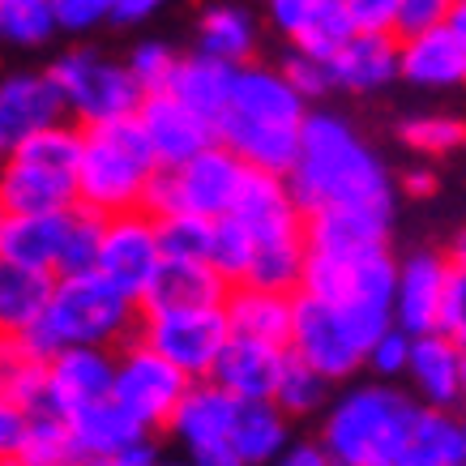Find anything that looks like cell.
<instances>
[{
    "label": "cell",
    "mask_w": 466,
    "mask_h": 466,
    "mask_svg": "<svg viewBox=\"0 0 466 466\" xmlns=\"http://www.w3.org/2000/svg\"><path fill=\"white\" fill-rule=\"evenodd\" d=\"M236 415H240V398L227 394L218 381H193L184 402L171 415L167 432L184 445V453L198 450H214V445H231L236 432Z\"/></svg>",
    "instance_id": "22"
},
{
    "label": "cell",
    "mask_w": 466,
    "mask_h": 466,
    "mask_svg": "<svg viewBox=\"0 0 466 466\" xmlns=\"http://www.w3.org/2000/svg\"><path fill=\"white\" fill-rule=\"evenodd\" d=\"M329 377L325 372H317L312 364H304L296 351L287 355V368H283V381H279V390H274V402L291 415V420H309V415H321V410H329Z\"/></svg>",
    "instance_id": "36"
},
{
    "label": "cell",
    "mask_w": 466,
    "mask_h": 466,
    "mask_svg": "<svg viewBox=\"0 0 466 466\" xmlns=\"http://www.w3.org/2000/svg\"><path fill=\"white\" fill-rule=\"evenodd\" d=\"M52 82L60 86L65 95V107H69V120L82 128L95 125H112V120H125V116H137L142 107V86L133 82L125 60L107 56L99 47H65L52 56L47 65Z\"/></svg>",
    "instance_id": "9"
},
{
    "label": "cell",
    "mask_w": 466,
    "mask_h": 466,
    "mask_svg": "<svg viewBox=\"0 0 466 466\" xmlns=\"http://www.w3.org/2000/svg\"><path fill=\"white\" fill-rule=\"evenodd\" d=\"M410 351H415V334H407L402 325H390L381 339L368 347V364L364 368L377 377V381H398V377H407Z\"/></svg>",
    "instance_id": "43"
},
{
    "label": "cell",
    "mask_w": 466,
    "mask_h": 466,
    "mask_svg": "<svg viewBox=\"0 0 466 466\" xmlns=\"http://www.w3.org/2000/svg\"><path fill=\"white\" fill-rule=\"evenodd\" d=\"M450 9L453 0H402L398 5V39H407V35H424L432 26H445L450 22Z\"/></svg>",
    "instance_id": "46"
},
{
    "label": "cell",
    "mask_w": 466,
    "mask_h": 466,
    "mask_svg": "<svg viewBox=\"0 0 466 466\" xmlns=\"http://www.w3.org/2000/svg\"><path fill=\"white\" fill-rule=\"evenodd\" d=\"M0 402L39 415L52 410V377H47V360H26V355L5 351V368H0Z\"/></svg>",
    "instance_id": "38"
},
{
    "label": "cell",
    "mask_w": 466,
    "mask_h": 466,
    "mask_svg": "<svg viewBox=\"0 0 466 466\" xmlns=\"http://www.w3.org/2000/svg\"><path fill=\"white\" fill-rule=\"evenodd\" d=\"M420 407L424 402L394 381L351 385L321 415L317 441L334 466H398Z\"/></svg>",
    "instance_id": "3"
},
{
    "label": "cell",
    "mask_w": 466,
    "mask_h": 466,
    "mask_svg": "<svg viewBox=\"0 0 466 466\" xmlns=\"http://www.w3.org/2000/svg\"><path fill=\"white\" fill-rule=\"evenodd\" d=\"M155 462H158L155 441H142V445H133L120 458H99V462H86V466H155Z\"/></svg>",
    "instance_id": "52"
},
{
    "label": "cell",
    "mask_w": 466,
    "mask_h": 466,
    "mask_svg": "<svg viewBox=\"0 0 466 466\" xmlns=\"http://www.w3.org/2000/svg\"><path fill=\"white\" fill-rule=\"evenodd\" d=\"M329 77L342 95H377L402 82V39L385 30H355L329 56Z\"/></svg>",
    "instance_id": "18"
},
{
    "label": "cell",
    "mask_w": 466,
    "mask_h": 466,
    "mask_svg": "<svg viewBox=\"0 0 466 466\" xmlns=\"http://www.w3.org/2000/svg\"><path fill=\"white\" fill-rule=\"evenodd\" d=\"M287 184L304 214L334 210V206H394L398 180L381 155L364 142V133L339 112H312L304 125L296 167Z\"/></svg>",
    "instance_id": "1"
},
{
    "label": "cell",
    "mask_w": 466,
    "mask_h": 466,
    "mask_svg": "<svg viewBox=\"0 0 466 466\" xmlns=\"http://www.w3.org/2000/svg\"><path fill=\"white\" fill-rule=\"evenodd\" d=\"M309 116L312 103L291 86V77L279 65L248 60L236 69V86H231L227 112L214 125V137L227 150H236L248 167L287 176L299 158Z\"/></svg>",
    "instance_id": "2"
},
{
    "label": "cell",
    "mask_w": 466,
    "mask_h": 466,
    "mask_svg": "<svg viewBox=\"0 0 466 466\" xmlns=\"http://www.w3.org/2000/svg\"><path fill=\"white\" fill-rule=\"evenodd\" d=\"M458 342H462V355H466V334H462V339H458Z\"/></svg>",
    "instance_id": "58"
},
{
    "label": "cell",
    "mask_w": 466,
    "mask_h": 466,
    "mask_svg": "<svg viewBox=\"0 0 466 466\" xmlns=\"http://www.w3.org/2000/svg\"><path fill=\"white\" fill-rule=\"evenodd\" d=\"M171 0H116V14L112 22L116 26H142V22H150L155 14H163Z\"/></svg>",
    "instance_id": "50"
},
{
    "label": "cell",
    "mask_w": 466,
    "mask_h": 466,
    "mask_svg": "<svg viewBox=\"0 0 466 466\" xmlns=\"http://www.w3.org/2000/svg\"><path fill=\"white\" fill-rule=\"evenodd\" d=\"M291 351L312 364L317 372H325L329 381H347L368 364V347L360 342L347 317L334 304L296 291V334H291Z\"/></svg>",
    "instance_id": "13"
},
{
    "label": "cell",
    "mask_w": 466,
    "mask_h": 466,
    "mask_svg": "<svg viewBox=\"0 0 466 466\" xmlns=\"http://www.w3.org/2000/svg\"><path fill=\"white\" fill-rule=\"evenodd\" d=\"M188 385H193V377L171 364L167 355H158L155 347H146L142 339H128L125 347H116L112 398L133 410L146 428H167L176 407L188 394Z\"/></svg>",
    "instance_id": "11"
},
{
    "label": "cell",
    "mask_w": 466,
    "mask_h": 466,
    "mask_svg": "<svg viewBox=\"0 0 466 466\" xmlns=\"http://www.w3.org/2000/svg\"><path fill=\"white\" fill-rule=\"evenodd\" d=\"M231 86H236V65L214 60L193 47V52L180 56V65H176V77H171L167 95H176L184 107H193L198 116H206L210 125H218V116L227 112V99H231Z\"/></svg>",
    "instance_id": "30"
},
{
    "label": "cell",
    "mask_w": 466,
    "mask_h": 466,
    "mask_svg": "<svg viewBox=\"0 0 466 466\" xmlns=\"http://www.w3.org/2000/svg\"><path fill=\"white\" fill-rule=\"evenodd\" d=\"M155 466H193V458H158Z\"/></svg>",
    "instance_id": "57"
},
{
    "label": "cell",
    "mask_w": 466,
    "mask_h": 466,
    "mask_svg": "<svg viewBox=\"0 0 466 466\" xmlns=\"http://www.w3.org/2000/svg\"><path fill=\"white\" fill-rule=\"evenodd\" d=\"M193 43H198V52L240 69L257 52V17L244 9L240 0H210L198 14Z\"/></svg>",
    "instance_id": "29"
},
{
    "label": "cell",
    "mask_w": 466,
    "mask_h": 466,
    "mask_svg": "<svg viewBox=\"0 0 466 466\" xmlns=\"http://www.w3.org/2000/svg\"><path fill=\"white\" fill-rule=\"evenodd\" d=\"M5 466H14V462H5Z\"/></svg>",
    "instance_id": "59"
},
{
    "label": "cell",
    "mask_w": 466,
    "mask_h": 466,
    "mask_svg": "<svg viewBox=\"0 0 466 466\" xmlns=\"http://www.w3.org/2000/svg\"><path fill=\"white\" fill-rule=\"evenodd\" d=\"M398 188L407 193V198H428L432 188H437V176L428 167H407L402 176H398Z\"/></svg>",
    "instance_id": "53"
},
{
    "label": "cell",
    "mask_w": 466,
    "mask_h": 466,
    "mask_svg": "<svg viewBox=\"0 0 466 466\" xmlns=\"http://www.w3.org/2000/svg\"><path fill=\"white\" fill-rule=\"evenodd\" d=\"M231 296V283L210 261H180L167 257L163 269L142 299V312H171V309H218Z\"/></svg>",
    "instance_id": "28"
},
{
    "label": "cell",
    "mask_w": 466,
    "mask_h": 466,
    "mask_svg": "<svg viewBox=\"0 0 466 466\" xmlns=\"http://www.w3.org/2000/svg\"><path fill=\"white\" fill-rule=\"evenodd\" d=\"M137 125H142L146 142L155 150L158 167H180L193 155H201L206 146H214V125L206 116H198L193 107H184L176 95L158 90V95H146L142 107H137Z\"/></svg>",
    "instance_id": "16"
},
{
    "label": "cell",
    "mask_w": 466,
    "mask_h": 466,
    "mask_svg": "<svg viewBox=\"0 0 466 466\" xmlns=\"http://www.w3.org/2000/svg\"><path fill=\"white\" fill-rule=\"evenodd\" d=\"M26 428H30V410L14 407V402H0V458H5V462L17 453Z\"/></svg>",
    "instance_id": "49"
},
{
    "label": "cell",
    "mask_w": 466,
    "mask_h": 466,
    "mask_svg": "<svg viewBox=\"0 0 466 466\" xmlns=\"http://www.w3.org/2000/svg\"><path fill=\"white\" fill-rule=\"evenodd\" d=\"M450 261L453 266H466V227L450 240Z\"/></svg>",
    "instance_id": "56"
},
{
    "label": "cell",
    "mask_w": 466,
    "mask_h": 466,
    "mask_svg": "<svg viewBox=\"0 0 466 466\" xmlns=\"http://www.w3.org/2000/svg\"><path fill=\"white\" fill-rule=\"evenodd\" d=\"M155 171L158 158L146 142L137 116L86 128L82 167H77V206L103 214V218L142 210Z\"/></svg>",
    "instance_id": "5"
},
{
    "label": "cell",
    "mask_w": 466,
    "mask_h": 466,
    "mask_svg": "<svg viewBox=\"0 0 466 466\" xmlns=\"http://www.w3.org/2000/svg\"><path fill=\"white\" fill-rule=\"evenodd\" d=\"M69 120L65 95L47 69H14L0 82V146L14 150L43 128H56Z\"/></svg>",
    "instance_id": "14"
},
{
    "label": "cell",
    "mask_w": 466,
    "mask_h": 466,
    "mask_svg": "<svg viewBox=\"0 0 466 466\" xmlns=\"http://www.w3.org/2000/svg\"><path fill=\"white\" fill-rule=\"evenodd\" d=\"M299 291L334 304L347 317V325L360 334V342L372 347L394 325L398 261L390 257V248H368V253L342 257L309 253V269H304Z\"/></svg>",
    "instance_id": "6"
},
{
    "label": "cell",
    "mask_w": 466,
    "mask_h": 466,
    "mask_svg": "<svg viewBox=\"0 0 466 466\" xmlns=\"http://www.w3.org/2000/svg\"><path fill=\"white\" fill-rule=\"evenodd\" d=\"M163 236H158V218L150 210H128L112 214L103 223V248H99V274L116 283L125 296L137 304L146 299L155 274L163 269Z\"/></svg>",
    "instance_id": "12"
},
{
    "label": "cell",
    "mask_w": 466,
    "mask_h": 466,
    "mask_svg": "<svg viewBox=\"0 0 466 466\" xmlns=\"http://www.w3.org/2000/svg\"><path fill=\"white\" fill-rule=\"evenodd\" d=\"M398 466H466V415L420 407Z\"/></svg>",
    "instance_id": "31"
},
{
    "label": "cell",
    "mask_w": 466,
    "mask_h": 466,
    "mask_svg": "<svg viewBox=\"0 0 466 466\" xmlns=\"http://www.w3.org/2000/svg\"><path fill=\"white\" fill-rule=\"evenodd\" d=\"M158 236H163V253L167 257L210 261L214 218H201V214H167V218H158Z\"/></svg>",
    "instance_id": "40"
},
{
    "label": "cell",
    "mask_w": 466,
    "mask_h": 466,
    "mask_svg": "<svg viewBox=\"0 0 466 466\" xmlns=\"http://www.w3.org/2000/svg\"><path fill=\"white\" fill-rule=\"evenodd\" d=\"M266 17L287 47L325 60L355 35L342 0H266Z\"/></svg>",
    "instance_id": "17"
},
{
    "label": "cell",
    "mask_w": 466,
    "mask_h": 466,
    "mask_svg": "<svg viewBox=\"0 0 466 466\" xmlns=\"http://www.w3.org/2000/svg\"><path fill=\"white\" fill-rule=\"evenodd\" d=\"M287 355H291L287 347H269V342L231 334V342L223 347V355H218V364L210 372V381H218L227 394H236L240 402H274Z\"/></svg>",
    "instance_id": "23"
},
{
    "label": "cell",
    "mask_w": 466,
    "mask_h": 466,
    "mask_svg": "<svg viewBox=\"0 0 466 466\" xmlns=\"http://www.w3.org/2000/svg\"><path fill=\"white\" fill-rule=\"evenodd\" d=\"M128 73H133V82L142 86V95H158V90H167L171 77H176V65H180V52L163 39H142L133 43V52L125 56Z\"/></svg>",
    "instance_id": "42"
},
{
    "label": "cell",
    "mask_w": 466,
    "mask_h": 466,
    "mask_svg": "<svg viewBox=\"0 0 466 466\" xmlns=\"http://www.w3.org/2000/svg\"><path fill=\"white\" fill-rule=\"evenodd\" d=\"M137 339L167 355L176 368H184L193 381H206L218 364L223 347L231 342L227 309H171V312H142Z\"/></svg>",
    "instance_id": "10"
},
{
    "label": "cell",
    "mask_w": 466,
    "mask_h": 466,
    "mask_svg": "<svg viewBox=\"0 0 466 466\" xmlns=\"http://www.w3.org/2000/svg\"><path fill=\"white\" fill-rule=\"evenodd\" d=\"M47 377H52V410L69 420L90 402L112 398L116 355L112 347H65L47 360Z\"/></svg>",
    "instance_id": "21"
},
{
    "label": "cell",
    "mask_w": 466,
    "mask_h": 466,
    "mask_svg": "<svg viewBox=\"0 0 466 466\" xmlns=\"http://www.w3.org/2000/svg\"><path fill=\"white\" fill-rule=\"evenodd\" d=\"M69 432H73V445H77V458L86 466V462H99V458H120L133 445L150 441L155 428H146L116 398H103V402H90L86 410L69 415Z\"/></svg>",
    "instance_id": "27"
},
{
    "label": "cell",
    "mask_w": 466,
    "mask_h": 466,
    "mask_svg": "<svg viewBox=\"0 0 466 466\" xmlns=\"http://www.w3.org/2000/svg\"><path fill=\"white\" fill-rule=\"evenodd\" d=\"M103 214L95 210H73L69 236H65V253H60V274H86L99 269V248H103Z\"/></svg>",
    "instance_id": "41"
},
{
    "label": "cell",
    "mask_w": 466,
    "mask_h": 466,
    "mask_svg": "<svg viewBox=\"0 0 466 466\" xmlns=\"http://www.w3.org/2000/svg\"><path fill=\"white\" fill-rule=\"evenodd\" d=\"M56 279L60 274H47V269L0 266V329L17 334L30 321H39L47 312V304H52Z\"/></svg>",
    "instance_id": "33"
},
{
    "label": "cell",
    "mask_w": 466,
    "mask_h": 466,
    "mask_svg": "<svg viewBox=\"0 0 466 466\" xmlns=\"http://www.w3.org/2000/svg\"><path fill=\"white\" fill-rule=\"evenodd\" d=\"M43 321L60 347H125L128 339H137L142 304L107 283L99 269H86L60 274Z\"/></svg>",
    "instance_id": "7"
},
{
    "label": "cell",
    "mask_w": 466,
    "mask_h": 466,
    "mask_svg": "<svg viewBox=\"0 0 466 466\" xmlns=\"http://www.w3.org/2000/svg\"><path fill=\"white\" fill-rule=\"evenodd\" d=\"M450 26L453 35L466 43V0H453V9H450Z\"/></svg>",
    "instance_id": "55"
},
{
    "label": "cell",
    "mask_w": 466,
    "mask_h": 466,
    "mask_svg": "<svg viewBox=\"0 0 466 466\" xmlns=\"http://www.w3.org/2000/svg\"><path fill=\"white\" fill-rule=\"evenodd\" d=\"M60 35L52 0H0V39L14 52H43Z\"/></svg>",
    "instance_id": "35"
},
{
    "label": "cell",
    "mask_w": 466,
    "mask_h": 466,
    "mask_svg": "<svg viewBox=\"0 0 466 466\" xmlns=\"http://www.w3.org/2000/svg\"><path fill=\"white\" fill-rule=\"evenodd\" d=\"M69 218H73V210L0 214V266H26V269L60 274V253H65Z\"/></svg>",
    "instance_id": "24"
},
{
    "label": "cell",
    "mask_w": 466,
    "mask_h": 466,
    "mask_svg": "<svg viewBox=\"0 0 466 466\" xmlns=\"http://www.w3.org/2000/svg\"><path fill=\"white\" fill-rule=\"evenodd\" d=\"M450 253L420 248L398 261V291H394V325L407 334H432L441 329V309H445V287H450Z\"/></svg>",
    "instance_id": "15"
},
{
    "label": "cell",
    "mask_w": 466,
    "mask_h": 466,
    "mask_svg": "<svg viewBox=\"0 0 466 466\" xmlns=\"http://www.w3.org/2000/svg\"><path fill=\"white\" fill-rule=\"evenodd\" d=\"M398 142L407 146L410 155H453V150H466V120L450 112H420L407 116L398 125Z\"/></svg>",
    "instance_id": "37"
},
{
    "label": "cell",
    "mask_w": 466,
    "mask_h": 466,
    "mask_svg": "<svg viewBox=\"0 0 466 466\" xmlns=\"http://www.w3.org/2000/svg\"><path fill=\"white\" fill-rule=\"evenodd\" d=\"M253 253H257V240L253 231L240 223V218H214V248H210V266L223 274L231 287H240L253 269Z\"/></svg>",
    "instance_id": "39"
},
{
    "label": "cell",
    "mask_w": 466,
    "mask_h": 466,
    "mask_svg": "<svg viewBox=\"0 0 466 466\" xmlns=\"http://www.w3.org/2000/svg\"><path fill=\"white\" fill-rule=\"evenodd\" d=\"M279 69L291 77V86H296L299 95L309 103L325 99L329 90H334V77H329V60L325 56H312V52H296V47H287L283 60H279Z\"/></svg>",
    "instance_id": "44"
},
{
    "label": "cell",
    "mask_w": 466,
    "mask_h": 466,
    "mask_svg": "<svg viewBox=\"0 0 466 466\" xmlns=\"http://www.w3.org/2000/svg\"><path fill=\"white\" fill-rule=\"evenodd\" d=\"M248 163L223 142L206 146L180 167H158L150 188H146V206L155 218L167 214H201V218H227L240 201V188L248 180Z\"/></svg>",
    "instance_id": "8"
},
{
    "label": "cell",
    "mask_w": 466,
    "mask_h": 466,
    "mask_svg": "<svg viewBox=\"0 0 466 466\" xmlns=\"http://www.w3.org/2000/svg\"><path fill=\"white\" fill-rule=\"evenodd\" d=\"M56 9V22H60V35H90L99 30L103 22H112L116 14V0H52Z\"/></svg>",
    "instance_id": "45"
},
{
    "label": "cell",
    "mask_w": 466,
    "mask_h": 466,
    "mask_svg": "<svg viewBox=\"0 0 466 466\" xmlns=\"http://www.w3.org/2000/svg\"><path fill=\"white\" fill-rule=\"evenodd\" d=\"M223 309H227V321H231V334L291 351V334H296V291H269V287L240 283V287H231V296H227Z\"/></svg>",
    "instance_id": "26"
},
{
    "label": "cell",
    "mask_w": 466,
    "mask_h": 466,
    "mask_svg": "<svg viewBox=\"0 0 466 466\" xmlns=\"http://www.w3.org/2000/svg\"><path fill=\"white\" fill-rule=\"evenodd\" d=\"M291 415L279 402H240L231 450L240 453L248 466H274L291 450Z\"/></svg>",
    "instance_id": "32"
},
{
    "label": "cell",
    "mask_w": 466,
    "mask_h": 466,
    "mask_svg": "<svg viewBox=\"0 0 466 466\" xmlns=\"http://www.w3.org/2000/svg\"><path fill=\"white\" fill-rule=\"evenodd\" d=\"M193 458V466H248L240 458V453L231 450V445H214V450H198V453H188Z\"/></svg>",
    "instance_id": "54"
},
{
    "label": "cell",
    "mask_w": 466,
    "mask_h": 466,
    "mask_svg": "<svg viewBox=\"0 0 466 466\" xmlns=\"http://www.w3.org/2000/svg\"><path fill=\"white\" fill-rule=\"evenodd\" d=\"M441 329L462 339L466 334V266L450 269V287H445V309H441Z\"/></svg>",
    "instance_id": "48"
},
{
    "label": "cell",
    "mask_w": 466,
    "mask_h": 466,
    "mask_svg": "<svg viewBox=\"0 0 466 466\" xmlns=\"http://www.w3.org/2000/svg\"><path fill=\"white\" fill-rule=\"evenodd\" d=\"M14 466H82L77 458V445H73V432H69V420L56 415V410H39L30 415V428L17 453L9 458Z\"/></svg>",
    "instance_id": "34"
},
{
    "label": "cell",
    "mask_w": 466,
    "mask_h": 466,
    "mask_svg": "<svg viewBox=\"0 0 466 466\" xmlns=\"http://www.w3.org/2000/svg\"><path fill=\"white\" fill-rule=\"evenodd\" d=\"M86 128L65 120L43 128L14 150L0 167V214H65L77 210V167Z\"/></svg>",
    "instance_id": "4"
},
{
    "label": "cell",
    "mask_w": 466,
    "mask_h": 466,
    "mask_svg": "<svg viewBox=\"0 0 466 466\" xmlns=\"http://www.w3.org/2000/svg\"><path fill=\"white\" fill-rule=\"evenodd\" d=\"M274 466H334V458L325 453L321 441H296Z\"/></svg>",
    "instance_id": "51"
},
{
    "label": "cell",
    "mask_w": 466,
    "mask_h": 466,
    "mask_svg": "<svg viewBox=\"0 0 466 466\" xmlns=\"http://www.w3.org/2000/svg\"><path fill=\"white\" fill-rule=\"evenodd\" d=\"M407 377H410V394L420 398L424 407H441V410L466 407V355L462 342L445 334V329H432V334L415 339Z\"/></svg>",
    "instance_id": "20"
},
{
    "label": "cell",
    "mask_w": 466,
    "mask_h": 466,
    "mask_svg": "<svg viewBox=\"0 0 466 466\" xmlns=\"http://www.w3.org/2000/svg\"><path fill=\"white\" fill-rule=\"evenodd\" d=\"M398 5L402 0H342L355 30H385V35L398 30Z\"/></svg>",
    "instance_id": "47"
},
{
    "label": "cell",
    "mask_w": 466,
    "mask_h": 466,
    "mask_svg": "<svg viewBox=\"0 0 466 466\" xmlns=\"http://www.w3.org/2000/svg\"><path fill=\"white\" fill-rule=\"evenodd\" d=\"M402 82L415 90H462L466 86V43L453 26H432L402 39Z\"/></svg>",
    "instance_id": "25"
},
{
    "label": "cell",
    "mask_w": 466,
    "mask_h": 466,
    "mask_svg": "<svg viewBox=\"0 0 466 466\" xmlns=\"http://www.w3.org/2000/svg\"><path fill=\"white\" fill-rule=\"evenodd\" d=\"M390 227H394V206H334L304 218V240L309 253L321 257L368 253V248H390Z\"/></svg>",
    "instance_id": "19"
}]
</instances>
